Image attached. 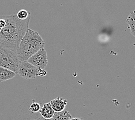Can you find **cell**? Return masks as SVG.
Instances as JSON below:
<instances>
[{
	"label": "cell",
	"mask_w": 135,
	"mask_h": 120,
	"mask_svg": "<svg viewBox=\"0 0 135 120\" xmlns=\"http://www.w3.org/2000/svg\"><path fill=\"white\" fill-rule=\"evenodd\" d=\"M31 16L20 20L16 15L0 16V47L16 52L29 28Z\"/></svg>",
	"instance_id": "obj_1"
},
{
	"label": "cell",
	"mask_w": 135,
	"mask_h": 120,
	"mask_svg": "<svg viewBox=\"0 0 135 120\" xmlns=\"http://www.w3.org/2000/svg\"><path fill=\"white\" fill-rule=\"evenodd\" d=\"M45 41L38 32L28 28L20 43L16 54L20 63L26 62L33 54L44 48Z\"/></svg>",
	"instance_id": "obj_2"
},
{
	"label": "cell",
	"mask_w": 135,
	"mask_h": 120,
	"mask_svg": "<svg viewBox=\"0 0 135 120\" xmlns=\"http://www.w3.org/2000/svg\"><path fill=\"white\" fill-rule=\"evenodd\" d=\"M20 63L16 52L0 47V67L17 74Z\"/></svg>",
	"instance_id": "obj_3"
},
{
	"label": "cell",
	"mask_w": 135,
	"mask_h": 120,
	"mask_svg": "<svg viewBox=\"0 0 135 120\" xmlns=\"http://www.w3.org/2000/svg\"><path fill=\"white\" fill-rule=\"evenodd\" d=\"M47 73L46 70L39 69L27 61L20 63L17 72L18 75L25 79H33L38 76L43 77L46 75Z\"/></svg>",
	"instance_id": "obj_4"
},
{
	"label": "cell",
	"mask_w": 135,
	"mask_h": 120,
	"mask_svg": "<svg viewBox=\"0 0 135 120\" xmlns=\"http://www.w3.org/2000/svg\"><path fill=\"white\" fill-rule=\"evenodd\" d=\"M27 62L39 69L45 70L48 64L47 54L45 48L41 49L33 54L27 60Z\"/></svg>",
	"instance_id": "obj_5"
},
{
	"label": "cell",
	"mask_w": 135,
	"mask_h": 120,
	"mask_svg": "<svg viewBox=\"0 0 135 120\" xmlns=\"http://www.w3.org/2000/svg\"><path fill=\"white\" fill-rule=\"evenodd\" d=\"M52 109L55 113L61 112L65 109L67 105L68 101L66 99L61 97H57L56 99L50 102Z\"/></svg>",
	"instance_id": "obj_6"
},
{
	"label": "cell",
	"mask_w": 135,
	"mask_h": 120,
	"mask_svg": "<svg viewBox=\"0 0 135 120\" xmlns=\"http://www.w3.org/2000/svg\"><path fill=\"white\" fill-rule=\"evenodd\" d=\"M42 117L46 119H51L54 114V111L52 109L50 102L45 103L39 111Z\"/></svg>",
	"instance_id": "obj_7"
},
{
	"label": "cell",
	"mask_w": 135,
	"mask_h": 120,
	"mask_svg": "<svg viewBox=\"0 0 135 120\" xmlns=\"http://www.w3.org/2000/svg\"><path fill=\"white\" fill-rule=\"evenodd\" d=\"M16 74L7 69L0 67V82L8 80L15 77Z\"/></svg>",
	"instance_id": "obj_8"
},
{
	"label": "cell",
	"mask_w": 135,
	"mask_h": 120,
	"mask_svg": "<svg viewBox=\"0 0 135 120\" xmlns=\"http://www.w3.org/2000/svg\"><path fill=\"white\" fill-rule=\"evenodd\" d=\"M126 23L128 24L129 28L131 30V33L135 37V11L129 13L126 20Z\"/></svg>",
	"instance_id": "obj_9"
},
{
	"label": "cell",
	"mask_w": 135,
	"mask_h": 120,
	"mask_svg": "<svg viewBox=\"0 0 135 120\" xmlns=\"http://www.w3.org/2000/svg\"><path fill=\"white\" fill-rule=\"evenodd\" d=\"M72 118V116L69 112L64 110L61 112L55 113L51 120H69Z\"/></svg>",
	"instance_id": "obj_10"
},
{
	"label": "cell",
	"mask_w": 135,
	"mask_h": 120,
	"mask_svg": "<svg viewBox=\"0 0 135 120\" xmlns=\"http://www.w3.org/2000/svg\"><path fill=\"white\" fill-rule=\"evenodd\" d=\"M17 17L20 20H25L31 16L30 12L27 11L26 9H21L18 12L16 15Z\"/></svg>",
	"instance_id": "obj_11"
},
{
	"label": "cell",
	"mask_w": 135,
	"mask_h": 120,
	"mask_svg": "<svg viewBox=\"0 0 135 120\" xmlns=\"http://www.w3.org/2000/svg\"><path fill=\"white\" fill-rule=\"evenodd\" d=\"M41 104H40L39 103L36 102H35V100H33L32 103L30 105L29 110L31 112L35 113L39 112V111H40V110H41Z\"/></svg>",
	"instance_id": "obj_12"
},
{
	"label": "cell",
	"mask_w": 135,
	"mask_h": 120,
	"mask_svg": "<svg viewBox=\"0 0 135 120\" xmlns=\"http://www.w3.org/2000/svg\"><path fill=\"white\" fill-rule=\"evenodd\" d=\"M69 120H83V119L81 118H72Z\"/></svg>",
	"instance_id": "obj_13"
},
{
	"label": "cell",
	"mask_w": 135,
	"mask_h": 120,
	"mask_svg": "<svg viewBox=\"0 0 135 120\" xmlns=\"http://www.w3.org/2000/svg\"><path fill=\"white\" fill-rule=\"evenodd\" d=\"M36 120H51V119H45V118H42V117H39V118H38L37 119H36Z\"/></svg>",
	"instance_id": "obj_14"
},
{
	"label": "cell",
	"mask_w": 135,
	"mask_h": 120,
	"mask_svg": "<svg viewBox=\"0 0 135 120\" xmlns=\"http://www.w3.org/2000/svg\"><path fill=\"white\" fill-rule=\"evenodd\" d=\"M31 120H35V119H31Z\"/></svg>",
	"instance_id": "obj_15"
}]
</instances>
